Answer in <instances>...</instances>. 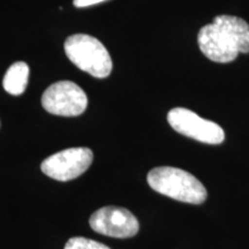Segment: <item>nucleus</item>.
Returning a JSON list of instances; mask_svg holds the SVG:
<instances>
[{"label": "nucleus", "instance_id": "nucleus-9", "mask_svg": "<svg viewBox=\"0 0 249 249\" xmlns=\"http://www.w3.org/2000/svg\"><path fill=\"white\" fill-rule=\"evenodd\" d=\"M65 249H110L107 246L101 244L95 240L82 238V236H75L67 241Z\"/></svg>", "mask_w": 249, "mask_h": 249}, {"label": "nucleus", "instance_id": "nucleus-6", "mask_svg": "<svg viewBox=\"0 0 249 249\" xmlns=\"http://www.w3.org/2000/svg\"><path fill=\"white\" fill-rule=\"evenodd\" d=\"M92 160L93 154L89 148H70L46 158L40 169L50 178L70 181L85 173Z\"/></svg>", "mask_w": 249, "mask_h": 249}, {"label": "nucleus", "instance_id": "nucleus-7", "mask_svg": "<svg viewBox=\"0 0 249 249\" xmlns=\"http://www.w3.org/2000/svg\"><path fill=\"white\" fill-rule=\"evenodd\" d=\"M90 226L95 232L117 239H127L136 235L140 225L129 210L119 207H104L92 213Z\"/></svg>", "mask_w": 249, "mask_h": 249}, {"label": "nucleus", "instance_id": "nucleus-2", "mask_svg": "<svg viewBox=\"0 0 249 249\" xmlns=\"http://www.w3.org/2000/svg\"><path fill=\"white\" fill-rule=\"evenodd\" d=\"M154 191L185 203L201 204L207 200V189L193 174L172 166L152 169L147 177Z\"/></svg>", "mask_w": 249, "mask_h": 249}, {"label": "nucleus", "instance_id": "nucleus-4", "mask_svg": "<svg viewBox=\"0 0 249 249\" xmlns=\"http://www.w3.org/2000/svg\"><path fill=\"white\" fill-rule=\"evenodd\" d=\"M42 105L49 113L61 117H77L86 111L88 97L71 81H59L45 90Z\"/></svg>", "mask_w": 249, "mask_h": 249}, {"label": "nucleus", "instance_id": "nucleus-1", "mask_svg": "<svg viewBox=\"0 0 249 249\" xmlns=\"http://www.w3.org/2000/svg\"><path fill=\"white\" fill-rule=\"evenodd\" d=\"M197 43L202 53L210 60L231 62L239 53L249 52V24L241 18L219 15L213 23L201 28Z\"/></svg>", "mask_w": 249, "mask_h": 249}, {"label": "nucleus", "instance_id": "nucleus-3", "mask_svg": "<svg viewBox=\"0 0 249 249\" xmlns=\"http://www.w3.org/2000/svg\"><path fill=\"white\" fill-rule=\"evenodd\" d=\"M68 59L90 75L104 79L112 71V59L101 40L85 34L68 37L64 45Z\"/></svg>", "mask_w": 249, "mask_h": 249}, {"label": "nucleus", "instance_id": "nucleus-8", "mask_svg": "<svg viewBox=\"0 0 249 249\" xmlns=\"http://www.w3.org/2000/svg\"><path fill=\"white\" fill-rule=\"evenodd\" d=\"M29 77V67L26 62L18 61L12 65L6 71L2 86L8 93L18 96L24 92Z\"/></svg>", "mask_w": 249, "mask_h": 249}, {"label": "nucleus", "instance_id": "nucleus-10", "mask_svg": "<svg viewBox=\"0 0 249 249\" xmlns=\"http://www.w3.org/2000/svg\"><path fill=\"white\" fill-rule=\"evenodd\" d=\"M107 1V0H74V6L75 7L82 8V7H88V6H92L96 4H99V2Z\"/></svg>", "mask_w": 249, "mask_h": 249}, {"label": "nucleus", "instance_id": "nucleus-5", "mask_svg": "<svg viewBox=\"0 0 249 249\" xmlns=\"http://www.w3.org/2000/svg\"><path fill=\"white\" fill-rule=\"evenodd\" d=\"M167 121L176 132L202 143L220 144L225 140V133L219 124L203 119L188 108H172L167 114Z\"/></svg>", "mask_w": 249, "mask_h": 249}]
</instances>
